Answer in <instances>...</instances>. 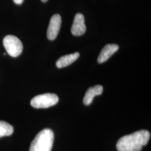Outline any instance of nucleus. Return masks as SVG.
Masks as SVG:
<instances>
[{"label":"nucleus","mask_w":151,"mask_h":151,"mask_svg":"<svg viewBox=\"0 0 151 151\" xmlns=\"http://www.w3.org/2000/svg\"><path fill=\"white\" fill-rule=\"evenodd\" d=\"M151 137L150 133L141 130L119 139L116 143L118 151H140L146 146Z\"/></svg>","instance_id":"obj_1"},{"label":"nucleus","mask_w":151,"mask_h":151,"mask_svg":"<svg viewBox=\"0 0 151 151\" xmlns=\"http://www.w3.org/2000/svg\"><path fill=\"white\" fill-rule=\"evenodd\" d=\"M54 138V133L52 130H42L32 140L29 151H51Z\"/></svg>","instance_id":"obj_2"},{"label":"nucleus","mask_w":151,"mask_h":151,"mask_svg":"<svg viewBox=\"0 0 151 151\" xmlns=\"http://www.w3.org/2000/svg\"><path fill=\"white\" fill-rule=\"evenodd\" d=\"M59 99L54 93H47L36 96L31 100V105L37 109H44L51 107L57 104Z\"/></svg>","instance_id":"obj_3"},{"label":"nucleus","mask_w":151,"mask_h":151,"mask_svg":"<svg viewBox=\"0 0 151 151\" xmlns=\"http://www.w3.org/2000/svg\"><path fill=\"white\" fill-rule=\"evenodd\" d=\"M4 45L7 53L13 57L20 55L22 52V44L19 38L14 35H7L4 39Z\"/></svg>","instance_id":"obj_4"},{"label":"nucleus","mask_w":151,"mask_h":151,"mask_svg":"<svg viewBox=\"0 0 151 151\" xmlns=\"http://www.w3.org/2000/svg\"><path fill=\"white\" fill-rule=\"evenodd\" d=\"M62 23L61 16L55 14L52 17L47 30V37L50 40H53L57 38Z\"/></svg>","instance_id":"obj_5"},{"label":"nucleus","mask_w":151,"mask_h":151,"mask_svg":"<svg viewBox=\"0 0 151 151\" xmlns=\"http://www.w3.org/2000/svg\"><path fill=\"white\" fill-rule=\"evenodd\" d=\"M86 30V27L85 23V18L81 13L76 15L71 27L72 34L75 36H81Z\"/></svg>","instance_id":"obj_6"},{"label":"nucleus","mask_w":151,"mask_h":151,"mask_svg":"<svg viewBox=\"0 0 151 151\" xmlns=\"http://www.w3.org/2000/svg\"><path fill=\"white\" fill-rule=\"evenodd\" d=\"M119 46L115 44H109L105 45L99 55L97 61L99 63H103L111 57L118 50Z\"/></svg>","instance_id":"obj_7"},{"label":"nucleus","mask_w":151,"mask_h":151,"mask_svg":"<svg viewBox=\"0 0 151 151\" xmlns=\"http://www.w3.org/2000/svg\"><path fill=\"white\" fill-rule=\"evenodd\" d=\"M103 91V87L101 85H96L89 88L87 91L83 102L85 105H89L91 104L95 96L101 95Z\"/></svg>","instance_id":"obj_8"},{"label":"nucleus","mask_w":151,"mask_h":151,"mask_svg":"<svg viewBox=\"0 0 151 151\" xmlns=\"http://www.w3.org/2000/svg\"><path fill=\"white\" fill-rule=\"evenodd\" d=\"M79 57L80 53L78 52L62 56L57 61L56 65L59 68L67 67L76 61L78 58Z\"/></svg>","instance_id":"obj_9"},{"label":"nucleus","mask_w":151,"mask_h":151,"mask_svg":"<svg viewBox=\"0 0 151 151\" xmlns=\"http://www.w3.org/2000/svg\"><path fill=\"white\" fill-rule=\"evenodd\" d=\"M14 132L13 127L7 122L0 121V138L11 135Z\"/></svg>","instance_id":"obj_10"},{"label":"nucleus","mask_w":151,"mask_h":151,"mask_svg":"<svg viewBox=\"0 0 151 151\" xmlns=\"http://www.w3.org/2000/svg\"><path fill=\"white\" fill-rule=\"evenodd\" d=\"M14 2L16 4H17V5H20V4H22V3L23 2V1H24V0H14Z\"/></svg>","instance_id":"obj_11"},{"label":"nucleus","mask_w":151,"mask_h":151,"mask_svg":"<svg viewBox=\"0 0 151 151\" xmlns=\"http://www.w3.org/2000/svg\"><path fill=\"white\" fill-rule=\"evenodd\" d=\"M42 2H46L48 0H41Z\"/></svg>","instance_id":"obj_12"}]
</instances>
